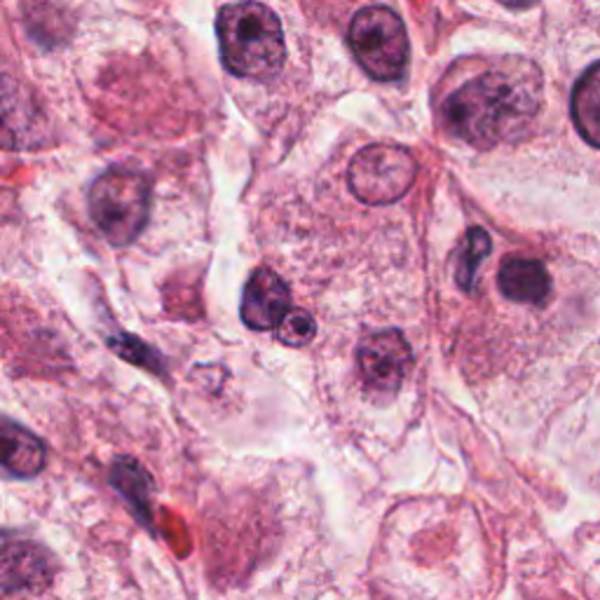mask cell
<instances>
[{
  "instance_id": "52a82bcc",
  "label": "cell",
  "mask_w": 600,
  "mask_h": 600,
  "mask_svg": "<svg viewBox=\"0 0 600 600\" xmlns=\"http://www.w3.org/2000/svg\"><path fill=\"white\" fill-rule=\"evenodd\" d=\"M413 366V349L397 329L378 331L359 345V370L370 395H397Z\"/></svg>"
},
{
  "instance_id": "4fadbf2b",
  "label": "cell",
  "mask_w": 600,
  "mask_h": 600,
  "mask_svg": "<svg viewBox=\"0 0 600 600\" xmlns=\"http://www.w3.org/2000/svg\"><path fill=\"white\" fill-rule=\"evenodd\" d=\"M111 484L120 496L132 504L136 516L146 525H153V519H151L153 479L151 474L134 460V457H127V455L118 457L111 467Z\"/></svg>"
},
{
  "instance_id": "6da1fadb",
  "label": "cell",
  "mask_w": 600,
  "mask_h": 600,
  "mask_svg": "<svg viewBox=\"0 0 600 600\" xmlns=\"http://www.w3.org/2000/svg\"><path fill=\"white\" fill-rule=\"evenodd\" d=\"M542 103L544 80L537 64L500 57L455 87L441 103V120L471 148L490 151L531 132Z\"/></svg>"
},
{
  "instance_id": "8fae6325",
  "label": "cell",
  "mask_w": 600,
  "mask_h": 600,
  "mask_svg": "<svg viewBox=\"0 0 600 600\" xmlns=\"http://www.w3.org/2000/svg\"><path fill=\"white\" fill-rule=\"evenodd\" d=\"M498 287L514 303L542 305L552 293V277L540 260L504 258L498 270Z\"/></svg>"
},
{
  "instance_id": "277c9868",
  "label": "cell",
  "mask_w": 600,
  "mask_h": 600,
  "mask_svg": "<svg viewBox=\"0 0 600 600\" xmlns=\"http://www.w3.org/2000/svg\"><path fill=\"white\" fill-rule=\"evenodd\" d=\"M347 41L366 74L392 82L409 66V35L401 16L385 5H368L355 14Z\"/></svg>"
},
{
  "instance_id": "9c48e42d",
  "label": "cell",
  "mask_w": 600,
  "mask_h": 600,
  "mask_svg": "<svg viewBox=\"0 0 600 600\" xmlns=\"http://www.w3.org/2000/svg\"><path fill=\"white\" fill-rule=\"evenodd\" d=\"M291 310V291L287 281L270 268L252 273L242 293V322L254 331L277 329Z\"/></svg>"
},
{
  "instance_id": "3957f363",
  "label": "cell",
  "mask_w": 600,
  "mask_h": 600,
  "mask_svg": "<svg viewBox=\"0 0 600 600\" xmlns=\"http://www.w3.org/2000/svg\"><path fill=\"white\" fill-rule=\"evenodd\" d=\"M151 202V181L138 169H105L87 192L90 216L105 242L113 246H130L146 231Z\"/></svg>"
},
{
  "instance_id": "7a4b0ae2",
  "label": "cell",
  "mask_w": 600,
  "mask_h": 600,
  "mask_svg": "<svg viewBox=\"0 0 600 600\" xmlns=\"http://www.w3.org/2000/svg\"><path fill=\"white\" fill-rule=\"evenodd\" d=\"M223 66L237 78L270 80L287 62L279 16L263 3L223 5L216 16Z\"/></svg>"
},
{
  "instance_id": "7c38bea8",
  "label": "cell",
  "mask_w": 600,
  "mask_h": 600,
  "mask_svg": "<svg viewBox=\"0 0 600 600\" xmlns=\"http://www.w3.org/2000/svg\"><path fill=\"white\" fill-rule=\"evenodd\" d=\"M570 113L577 132L591 146L600 148V62L587 68V74L577 80L570 99Z\"/></svg>"
},
{
  "instance_id": "5bb4252c",
  "label": "cell",
  "mask_w": 600,
  "mask_h": 600,
  "mask_svg": "<svg viewBox=\"0 0 600 600\" xmlns=\"http://www.w3.org/2000/svg\"><path fill=\"white\" fill-rule=\"evenodd\" d=\"M490 249H492L490 237L486 231H481V227H474V231L467 233L460 249V258H457V273H455L457 285H460L465 291H471L476 270H479L481 260L490 254Z\"/></svg>"
},
{
  "instance_id": "30bf717a",
  "label": "cell",
  "mask_w": 600,
  "mask_h": 600,
  "mask_svg": "<svg viewBox=\"0 0 600 600\" xmlns=\"http://www.w3.org/2000/svg\"><path fill=\"white\" fill-rule=\"evenodd\" d=\"M47 465V446L29 427L0 413V469L14 479H33Z\"/></svg>"
},
{
  "instance_id": "5b68a950",
  "label": "cell",
  "mask_w": 600,
  "mask_h": 600,
  "mask_svg": "<svg viewBox=\"0 0 600 600\" xmlns=\"http://www.w3.org/2000/svg\"><path fill=\"white\" fill-rule=\"evenodd\" d=\"M418 176V163L401 146L376 144L359 151L347 167V186L359 202L382 207L401 200Z\"/></svg>"
},
{
  "instance_id": "ba28073f",
  "label": "cell",
  "mask_w": 600,
  "mask_h": 600,
  "mask_svg": "<svg viewBox=\"0 0 600 600\" xmlns=\"http://www.w3.org/2000/svg\"><path fill=\"white\" fill-rule=\"evenodd\" d=\"M57 563L43 544L0 533V593L43 591L52 585Z\"/></svg>"
},
{
  "instance_id": "9a60e30c",
  "label": "cell",
  "mask_w": 600,
  "mask_h": 600,
  "mask_svg": "<svg viewBox=\"0 0 600 600\" xmlns=\"http://www.w3.org/2000/svg\"><path fill=\"white\" fill-rule=\"evenodd\" d=\"M109 347L113 352H118V355L125 362H132L134 366L153 370V374H163V370H165V364H163L160 355H157V352L151 345H146L141 338H136V335H127V333L111 335Z\"/></svg>"
},
{
  "instance_id": "2e32d148",
  "label": "cell",
  "mask_w": 600,
  "mask_h": 600,
  "mask_svg": "<svg viewBox=\"0 0 600 600\" xmlns=\"http://www.w3.org/2000/svg\"><path fill=\"white\" fill-rule=\"evenodd\" d=\"M316 333V324L312 320V314L305 310H289L285 320L277 326V338L289 345V347H305Z\"/></svg>"
},
{
  "instance_id": "8992f818",
  "label": "cell",
  "mask_w": 600,
  "mask_h": 600,
  "mask_svg": "<svg viewBox=\"0 0 600 600\" xmlns=\"http://www.w3.org/2000/svg\"><path fill=\"white\" fill-rule=\"evenodd\" d=\"M52 144V122L31 87L0 74V148L38 151Z\"/></svg>"
}]
</instances>
